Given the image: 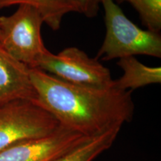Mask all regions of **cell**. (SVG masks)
<instances>
[{
	"label": "cell",
	"instance_id": "obj_9",
	"mask_svg": "<svg viewBox=\"0 0 161 161\" xmlns=\"http://www.w3.org/2000/svg\"><path fill=\"white\" fill-rule=\"evenodd\" d=\"M120 130L115 128L98 135L88 136L53 161H93L111 147Z\"/></svg>",
	"mask_w": 161,
	"mask_h": 161
},
{
	"label": "cell",
	"instance_id": "obj_13",
	"mask_svg": "<svg viewBox=\"0 0 161 161\" xmlns=\"http://www.w3.org/2000/svg\"><path fill=\"white\" fill-rule=\"evenodd\" d=\"M0 44H1V34H0Z\"/></svg>",
	"mask_w": 161,
	"mask_h": 161
},
{
	"label": "cell",
	"instance_id": "obj_10",
	"mask_svg": "<svg viewBox=\"0 0 161 161\" xmlns=\"http://www.w3.org/2000/svg\"><path fill=\"white\" fill-rule=\"evenodd\" d=\"M21 5L35 8L43 18V23L54 31L60 29L66 14L75 11L68 0H0V9Z\"/></svg>",
	"mask_w": 161,
	"mask_h": 161
},
{
	"label": "cell",
	"instance_id": "obj_11",
	"mask_svg": "<svg viewBox=\"0 0 161 161\" xmlns=\"http://www.w3.org/2000/svg\"><path fill=\"white\" fill-rule=\"evenodd\" d=\"M117 3H130L137 11L143 25L151 31L161 30V0H116Z\"/></svg>",
	"mask_w": 161,
	"mask_h": 161
},
{
	"label": "cell",
	"instance_id": "obj_5",
	"mask_svg": "<svg viewBox=\"0 0 161 161\" xmlns=\"http://www.w3.org/2000/svg\"><path fill=\"white\" fill-rule=\"evenodd\" d=\"M37 69L75 85L96 89L114 86L110 69L73 46L66 48L58 55L49 51L38 61Z\"/></svg>",
	"mask_w": 161,
	"mask_h": 161
},
{
	"label": "cell",
	"instance_id": "obj_2",
	"mask_svg": "<svg viewBox=\"0 0 161 161\" xmlns=\"http://www.w3.org/2000/svg\"><path fill=\"white\" fill-rule=\"evenodd\" d=\"M106 34L96 59L110 60L144 55L161 58L160 33L144 30L133 23L114 0H101Z\"/></svg>",
	"mask_w": 161,
	"mask_h": 161
},
{
	"label": "cell",
	"instance_id": "obj_4",
	"mask_svg": "<svg viewBox=\"0 0 161 161\" xmlns=\"http://www.w3.org/2000/svg\"><path fill=\"white\" fill-rule=\"evenodd\" d=\"M58 121L36 102L17 99L0 104V152L22 141L51 134Z\"/></svg>",
	"mask_w": 161,
	"mask_h": 161
},
{
	"label": "cell",
	"instance_id": "obj_7",
	"mask_svg": "<svg viewBox=\"0 0 161 161\" xmlns=\"http://www.w3.org/2000/svg\"><path fill=\"white\" fill-rule=\"evenodd\" d=\"M30 68L13 58L0 45V104L17 99L37 102Z\"/></svg>",
	"mask_w": 161,
	"mask_h": 161
},
{
	"label": "cell",
	"instance_id": "obj_1",
	"mask_svg": "<svg viewBox=\"0 0 161 161\" xmlns=\"http://www.w3.org/2000/svg\"><path fill=\"white\" fill-rule=\"evenodd\" d=\"M37 103L62 125L85 136L119 128L134 114L131 90L96 89L72 84L37 68L29 71Z\"/></svg>",
	"mask_w": 161,
	"mask_h": 161
},
{
	"label": "cell",
	"instance_id": "obj_12",
	"mask_svg": "<svg viewBox=\"0 0 161 161\" xmlns=\"http://www.w3.org/2000/svg\"><path fill=\"white\" fill-rule=\"evenodd\" d=\"M75 12L82 14L88 18L97 16L100 9L101 0H68Z\"/></svg>",
	"mask_w": 161,
	"mask_h": 161
},
{
	"label": "cell",
	"instance_id": "obj_8",
	"mask_svg": "<svg viewBox=\"0 0 161 161\" xmlns=\"http://www.w3.org/2000/svg\"><path fill=\"white\" fill-rule=\"evenodd\" d=\"M118 66L123 75L114 80V87L119 90H132L153 84L161 83L160 66H148L140 63L134 56L120 58Z\"/></svg>",
	"mask_w": 161,
	"mask_h": 161
},
{
	"label": "cell",
	"instance_id": "obj_3",
	"mask_svg": "<svg viewBox=\"0 0 161 161\" xmlns=\"http://www.w3.org/2000/svg\"><path fill=\"white\" fill-rule=\"evenodd\" d=\"M43 23V18L35 8L19 5L11 15L0 17V45L30 69L37 68L40 58L49 52L42 39Z\"/></svg>",
	"mask_w": 161,
	"mask_h": 161
},
{
	"label": "cell",
	"instance_id": "obj_6",
	"mask_svg": "<svg viewBox=\"0 0 161 161\" xmlns=\"http://www.w3.org/2000/svg\"><path fill=\"white\" fill-rule=\"evenodd\" d=\"M88 137L60 125L51 134L22 141L0 152V161H53Z\"/></svg>",
	"mask_w": 161,
	"mask_h": 161
}]
</instances>
